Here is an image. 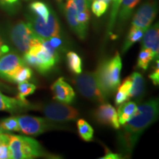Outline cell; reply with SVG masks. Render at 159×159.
Masks as SVG:
<instances>
[{
  "instance_id": "1",
  "label": "cell",
  "mask_w": 159,
  "mask_h": 159,
  "mask_svg": "<svg viewBox=\"0 0 159 159\" xmlns=\"http://www.w3.org/2000/svg\"><path fill=\"white\" fill-rule=\"evenodd\" d=\"M158 99H152L141 104L134 116L128 121L119 134V142L125 152H131L144 131L157 120Z\"/></svg>"
},
{
  "instance_id": "2",
  "label": "cell",
  "mask_w": 159,
  "mask_h": 159,
  "mask_svg": "<svg viewBox=\"0 0 159 159\" xmlns=\"http://www.w3.org/2000/svg\"><path fill=\"white\" fill-rule=\"evenodd\" d=\"M23 60L27 65L45 75L49 72L59 61V54L53 48L48 40L42 39L39 43L33 45L24 53Z\"/></svg>"
},
{
  "instance_id": "3",
  "label": "cell",
  "mask_w": 159,
  "mask_h": 159,
  "mask_svg": "<svg viewBox=\"0 0 159 159\" xmlns=\"http://www.w3.org/2000/svg\"><path fill=\"white\" fill-rule=\"evenodd\" d=\"M122 66L121 56L116 52L112 57L99 63L95 71L101 87L108 96L114 92L120 85Z\"/></svg>"
},
{
  "instance_id": "4",
  "label": "cell",
  "mask_w": 159,
  "mask_h": 159,
  "mask_svg": "<svg viewBox=\"0 0 159 159\" xmlns=\"http://www.w3.org/2000/svg\"><path fill=\"white\" fill-rule=\"evenodd\" d=\"M8 147L12 159H31L47 156L39 142L30 137L10 134Z\"/></svg>"
},
{
  "instance_id": "5",
  "label": "cell",
  "mask_w": 159,
  "mask_h": 159,
  "mask_svg": "<svg viewBox=\"0 0 159 159\" xmlns=\"http://www.w3.org/2000/svg\"><path fill=\"white\" fill-rule=\"evenodd\" d=\"M72 83L83 97L101 104L107 102L108 96L101 87L95 71L77 75Z\"/></svg>"
},
{
  "instance_id": "6",
  "label": "cell",
  "mask_w": 159,
  "mask_h": 159,
  "mask_svg": "<svg viewBox=\"0 0 159 159\" xmlns=\"http://www.w3.org/2000/svg\"><path fill=\"white\" fill-rule=\"evenodd\" d=\"M8 35L12 44L23 54L42 39L33 31L28 22L23 21H18L12 26Z\"/></svg>"
},
{
  "instance_id": "7",
  "label": "cell",
  "mask_w": 159,
  "mask_h": 159,
  "mask_svg": "<svg viewBox=\"0 0 159 159\" xmlns=\"http://www.w3.org/2000/svg\"><path fill=\"white\" fill-rule=\"evenodd\" d=\"M27 20L33 31L42 39H48L51 37L61 35L59 20L52 10L50 11L47 21L32 13L27 16Z\"/></svg>"
},
{
  "instance_id": "8",
  "label": "cell",
  "mask_w": 159,
  "mask_h": 159,
  "mask_svg": "<svg viewBox=\"0 0 159 159\" xmlns=\"http://www.w3.org/2000/svg\"><path fill=\"white\" fill-rule=\"evenodd\" d=\"M45 117L53 122H73L80 116L76 108L62 102H53L44 105L39 108Z\"/></svg>"
},
{
  "instance_id": "9",
  "label": "cell",
  "mask_w": 159,
  "mask_h": 159,
  "mask_svg": "<svg viewBox=\"0 0 159 159\" xmlns=\"http://www.w3.org/2000/svg\"><path fill=\"white\" fill-rule=\"evenodd\" d=\"M16 117L21 132L28 136H39L55 127L47 118L30 115H21Z\"/></svg>"
},
{
  "instance_id": "10",
  "label": "cell",
  "mask_w": 159,
  "mask_h": 159,
  "mask_svg": "<svg viewBox=\"0 0 159 159\" xmlns=\"http://www.w3.org/2000/svg\"><path fill=\"white\" fill-rule=\"evenodd\" d=\"M27 65L23 58L15 52H8L0 57V78L12 83L16 71Z\"/></svg>"
},
{
  "instance_id": "11",
  "label": "cell",
  "mask_w": 159,
  "mask_h": 159,
  "mask_svg": "<svg viewBox=\"0 0 159 159\" xmlns=\"http://www.w3.org/2000/svg\"><path fill=\"white\" fill-rule=\"evenodd\" d=\"M158 6L155 0H148L143 3L133 17L132 25L142 28L144 30L150 27L156 19Z\"/></svg>"
},
{
  "instance_id": "12",
  "label": "cell",
  "mask_w": 159,
  "mask_h": 159,
  "mask_svg": "<svg viewBox=\"0 0 159 159\" xmlns=\"http://www.w3.org/2000/svg\"><path fill=\"white\" fill-rule=\"evenodd\" d=\"M51 91L53 99L57 102L71 104L75 98V92L72 87L65 81L63 77H60L51 85Z\"/></svg>"
},
{
  "instance_id": "13",
  "label": "cell",
  "mask_w": 159,
  "mask_h": 159,
  "mask_svg": "<svg viewBox=\"0 0 159 159\" xmlns=\"http://www.w3.org/2000/svg\"><path fill=\"white\" fill-rule=\"evenodd\" d=\"M36 108L35 105L31 104L27 100L22 101L19 98L6 96L0 91V111L17 114Z\"/></svg>"
},
{
  "instance_id": "14",
  "label": "cell",
  "mask_w": 159,
  "mask_h": 159,
  "mask_svg": "<svg viewBox=\"0 0 159 159\" xmlns=\"http://www.w3.org/2000/svg\"><path fill=\"white\" fill-rule=\"evenodd\" d=\"M94 116L100 124L108 125L116 130L120 129L116 110L109 103H102L95 111Z\"/></svg>"
},
{
  "instance_id": "15",
  "label": "cell",
  "mask_w": 159,
  "mask_h": 159,
  "mask_svg": "<svg viewBox=\"0 0 159 159\" xmlns=\"http://www.w3.org/2000/svg\"><path fill=\"white\" fill-rule=\"evenodd\" d=\"M142 41V48L149 49L152 52L154 59H158L159 55V28L158 23L149 27L144 31Z\"/></svg>"
},
{
  "instance_id": "16",
  "label": "cell",
  "mask_w": 159,
  "mask_h": 159,
  "mask_svg": "<svg viewBox=\"0 0 159 159\" xmlns=\"http://www.w3.org/2000/svg\"><path fill=\"white\" fill-rule=\"evenodd\" d=\"M77 9L72 0H67L65 6V15L69 27L80 39H85L86 37L88 28L83 27L77 20Z\"/></svg>"
},
{
  "instance_id": "17",
  "label": "cell",
  "mask_w": 159,
  "mask_h": 159,
  "mask_svg": "<svg viewBox=\"0 0 159 159\" xmlns=\"http://www.w3.org/2000/svg\"><path fill=\"white\" fill-rule=\"evenodd\" d=\"M141 0H122L118 12V30L120 31L130 19L136 5Z\"/></svg>"
},
{
  "instance_id": "18",
  "label": "cell",
  "mask_w": 159,
  "mask_h": 159,
  "mask_svg": "<svg viewBox=\"0 0 159 159\" xmlns=\"http://www.w3.org/2000/svg\"><path fill=\"white\" fill-rule=\"evenodd\" d=\"M136 103L135 102H122V104L119 105L118 110H117V116H118L119 122L120 125H124L128 121L134 116L137 111Z\"/></svg>"
},
{
  "instance_id": "19",
  "label": "cell",
  "mask_w": 159,
  "mask_h": 159,
  "mask_svg": "<svg viewBox=\"0 0 159 159\" xmlns=\"http://www.w3.org/2000/svg\"><path fill=\"white\" fill-rule=\"evenodd\" d=\"M131 89L130 92V98L140 99L143 96L144 91V80L142 75L139 72L134 71L130 75Z\"/></svg>"
},
{
  "instance_id": "20",
  "label": "cell",
  "mask_w": 159,
  "mask_h": 159,
  "mask_svg": "<svg viewBox=\"0 0 159 159\" xmlns=\"http://www.w3.org/2000/svg\"><path fill=\"white\" fill-rule=\"evenodd\" d=\"M144 30L139 27H135V26H131L130 30L128 32V34L127 35L126 39H125L124 44L122 47L123 52H126L129 50V49L135 43L141 41L144 33Z\"/></svg>"
},
{
  "instance_id": "21",
  "label": "cell",
  "mask_w": 159,
  "mask_h": 159,
  "mask_svg": "<svg viewBox=\"0 0 159 159\" xmlns=\"http://www.w3.org/2000/svg\"><path fill=\"white\" fill-rule=\"evenodd\" d=\"M131 79L129 76L125 78L122 84L119 85L118 87V91H117L116 97H115V104L119 105L125 102V101L128 100L130 99V92L131 89Z\"/></svg>"
},
{
  "instance_id": "22",
  "label": "cell",
  "mask_w": 159,
  "mask_h": 159,
  "mask_svg": "<svg viewBox=\"0 0 159 159\" xmlns=\"http://www.w3.org/2000/svg\"><path fill=\"white\" fill-rule=\"evenodd\" d=\"M77 128L79 136L85 142H91L94 137V129L86 121L83 119H77Z\"/></svg>"
},
{
  "instance_id": "23",
  "label": "cell",
  "mask_w": 159,
  "mask_h": 159,
  "mask_svg": "<svg viewBox=\"0 0 159 159\" xmlns=\"http://www.w3.org/2000/svg\"><path fill=\"white\" fill-rule=\"evenodd\" d=\"M68 68L73 74L79 75L82 73V60L76 52L69 51L66 55Z\"/></svg>"
},
{
  "instance_id": "24",
  "label": "cell",
  "mask_w": 159,
  "mask_h": 159,
  "mask_svg": "<svg viewBox=\"0 0 159 159\" xmlns=\"http://www.w3.org/2000/svg\"><path fill=\"white\" fill-rule=\"evenodd\" d=\"M29 8L33 14L42 18L45 21L48 19L51 9L43 2L35 1L30 4Z\"/></svg>"
},
{
  "instance_id": "25",
  "label": "cell",
  "mask_w": 159,
  "mask_h": 159,
  "mask_svg": "<svg viewBox=\"0 0 159 159\" xmlns=\"http://www.w3.org/2000/svg\"><path fill=\"white\" fill-rule=\"evenodd\" d=\"M152 60H155L152 52L149 49L142 48L137 59V67L142 70H147Z\"/></svg>"
},
{
  "instance_id": "26",
  "label": "cell",
  "mask_w": 159,
  "mask_h": 159,
  "mask_svg": "<svg viewBox=\"0 0 159 159\" xmlns=\"http://www.w3.org/2000/svg\"><path fill=\"white\" fill-rule=\"evenodd\" d=\"M1 127L5 133L21 132L16 116H10L0 121Z\"/></svg>"
},
{
  "instance_id": "27",
  "label": "cell",
  "mask_w": 159,
  "mask_h": 159,
  "mask_svg": "<svg viewBox=\"0 0 159 159\" xmlns=\"http://www.w3.org/2000/svg\"><path fill=\"white\" fill-rule=\"evenodd\" d=\"M32 76H33V71H32V69L29 66H27V65H25L21 66L16 71V73L13 77L12 83H18L19 84V83H21L28 82L29 80H30Z\"/></svg>"
},
{
  "instance_id": "28",
  "label": "cell",
  "mask_w": 159,
  "mask_h": 159,
  "mask_svg": "<svg viewBox=\"0 0 159 159\" xmlns=\"http://www.w3.org/2000/svg\"><path fill=\"white\" fill-rule=\"evenodd\" d=\"M35 90H36V86L33 83H30L28 82L19 83L17 98L22 101H27L26 97L29 95L33 94Z\"/></svg>"
},
{
  "instance_id": "29",
  "label": "cell",
  "mask_w": 159,
  "mask_h": 159,
  "mask_svg": "<svg viewBox=\"0 0 159 159\" xmlns=\"http://www.w3.org/2000/svg\"><path fill=\"white\" fill-rule=\"evenodd\" d=\"M108 4L102 0H93L91 3V11L97 17H100L108 10Z\"/></svg>"
},
{
  "instance_id": "30",
  "label": "cell",
  "mask_w": 159,
  "mask_h": 159,
  "mask_svg": "<svg viewBox=\"0 0 159 159\" xmlns=\"http://www.w3.org/2000/svg\"><path fill=\"white\" fill-rule=\"evenodd\" d=\"M121 1L122 0H111V2H112V8H111L110 21H109L108 27V33H109V34L111 33V31H112V30L115 25V23H116V16L118 15Z\"/></svg>"
},
{
  "instance_id": "31",
  "label": "cell",
  "mask_w": 159,
  "mask_h": 159,
  "mask_svg": "<svg viewBox=\"0 0 159 159\" xmlns=\"http://www.w3.org/2000/svg\"><path fill=\"white\" fill-rule=\"evenodd\" d=\"M91 18V13L89 9H85L82 12L77 13V20L83 27L88 28L89 20Z\"/></svg>"
},
{
  "instance_id": "32",
  "label": "cell",
  "mask_w": 159,
  "mask_h": 159,
  "mask_svg": "<svg viewBox=\"0 0 159 159\" xmlns=\"http://www.w3.org/2000/svg\"><path fill=\"white\" fill-rule=\"evenodd\" d=\"M155 66L150 75H149V78L152 80L155 85H159V61L158 59L155 60Z\"/></svg>"
},
{
  "instance_id": "33",
  "label": "cell",
  "mask_w": 159,
  "mask_h": 159,
  "mask_svg": "<svg viewBox=\"0 0 159 159\" xmlns=\"http://www.w3.org/2000/svg\"><path fill=\"white\" fill-rule=\"evenodd\" d=\"M72 1L76 7L77 12L80 13V12H82L84 10L89 8V2L91 0H72Z\"/></svg>"
},
{
  "instance_id": "34",
  "label": "cell",
  "mask_w": 159,
  "mask_h": 159,
  "mask_svg": "<svg viewBox=\"0 0 159 159\" xmlns=\"http://www.w3.org/2000/svg\"><path fill=\"white\" fill-rule=\"evenodd\" d=\"M48 40L49 43H50V45L53 48H55V49H58L59 48H61L63 45V41L62 39H61L60 35L58 36H53L49 38V39H47Z\"/></svg>"
},
{
  "instance_id": "35",
  "label": "cell",
  "mask_w": 159,
  "mask_h": 159,
  "mask_svg": "<svg viewBox=\"0 0 159 159\" xmlns=\"http://www.w3.org/2000/svg\"><path fill=\"white\" fill-rule=\"evenodd\" d=\"M11 158L8 144H0V159Z\"/></svg>"
},
{
  "instance_id": "36",
  "label": "cell",
  "mask_w": 159,
  "mask_h": 159,
  "mask_svg": "<svg viewBox=\"0 0 159 159\" xmlns=\"http://www.w3.org/2000/svg\"><path fill=\"white\" fill-rule=\"evenodd\" d=\"M10 51V48L8 45L6 43L5 39H4V37L0 34V57L2 56L3 55H5V53L8 52Z\"/></svg>"
},
{
  "instance_id": "37",
  "label": "cell",
  "mask_w": 159,
  "mask_h": 159,
  "mask_svg": "<svg viewBox=\"0 0 159 159\" xmlns=\"http://www.w3.org/2000/svg\"><path fill=\"white\" fill-rule=\"evenodd\" d=\"M10 140V134L7 133H0V144H8Z\"/></svg>"
},
{
  "instance_id": "38",
  "label": "cell",
  "mask_w": 159,
  "mask_h": 159,
  "mask_svg": "<svg viewBox=\"0 0 159 159\" xmlns=\"http://www.w3.org/2000/svg\"><path fill=\"white\" fill-rule=\"evenodd\" d=\"M120 158L121 157L119 155L116 154V153H113V152H111V151H108V152H107V153L105 155V156L100 158V159H118Z\"/></svg>"
},
{
  "instance_id": "39",
  "label": "cell",
  "mask_w": 159,
  "mask_h": 159,
  "mask_svg": "<svg viewBox=\"0 0 159 159\" xmlns=\"http://www.w3.org/2000/svg\"><path fill=\"white\" fill-rule=\"evenodd\" d=\"M0 89H4V90H9V88L7 86V85L4 84L2 82H0Z\"/></svg>"
},
{
  "instance_id": "40",
  "label": "cell",
  "mask_w": 159,
  "mask_h": 159,
  "mask_svg": "<svg viewBox=\"0 0 159 159\" xmlns=\"http://www.w3.org/2000/svg\"><path fill=\"white\" fill-rule=\"evenodd\" d=\"M102 1H103V2H105L106 3H108V4H109L111 2V0H102Z\"/></svg>"
},
{
  "instance_id": "41",
  "label": "cell",
  "mask_w": 159,
  "mask_h": 159,
  "mask_svg": "<svg viewBox=\"0 0 159 159\" xmlns=\"http://www.w3.org/2000/svg\"><path fill=\"white\" fill-rule=\"evenodd\" d=\"M3 1L4 0H0V7L2 6V4H3Z\"/></svg>"
},
{
  "instance_id": "42",
  "label": "cell",
  "mask_w": 159,
  "mask_h": 159,
  "mask_svg": "<svg viewBox=\"0 0 159 159\" xmlns=\"http://www.w3.org/2000/svg\"><path fill=\"white\" fill-rule=\"evenodd\" d=\"M0 133H5V132H4V130H2V128L1 124H0Z\"/></svg>"
},
{
  "instance_id": "43",
  "label": "cell",
  "mask_w": 159,
  "mask_h": 159,
  "mask_svg": "<svg viewBox=\"0 0 159 159\" xmlns=\"http://www.w3.org/2000/svg\"><path fill=\"white\" fill-rule=\"evenodd\" d=\"M63 1H64V0H56V2H57V3H61V2H63Z\"/></svg>"
},
{
  "instance_id": "44",
  "label": "cell",
  "mask_w": 159,
  "mask_h": 159,
  "mask_svg": "<svg viewBox=\"0 0 159 159\" xmlns=\"http://www.w3.org/2000/svg\"><path fill=\"white\" fill-rule=\"evenodd\" d=\"M27 1H30V0H27Z\"/></svg>"
}]
</instances>
